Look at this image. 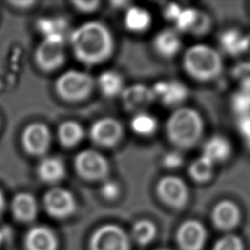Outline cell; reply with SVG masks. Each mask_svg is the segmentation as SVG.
I'll list each match as a JSON object with an SVG mask.
<instances>
[{
	"mask_svg": "<svg viewBox=\"0 0 250 250\" xmlns=\"http://www.w3.org/2000/svg\"><path fill=\"white\" fill-rule=\"evenodd\" d=\"M37 29L41 32L44 37L59 35L64 37V22L61 19H49L43 18L37 21Z\"/></svg>",
	"mask_w": 250,
	"mask_h": 250,
	"instance_id": "obj_30",
	"label": "cell"
},
{
	"mask_svg": "<svg viewBox=\"0 0 250 250\" xmlns=\"http://www.w3.org/2000/svg\"><path fill=\"white\" fill-rule=\"evenodd\" d=\"M57 246L56 235L45 226L33 227L25 235V247L27 250H56Z\"/></svg>",
	"mask_w": 250,
	"mask_h": 250,
	"instance_id": "obj_17",
	"label": "cell"
},
{
	"mask_svg": "<svg viewBox=\"0 0 250 250\" xmlns=\"http://www.w3.org/2000/svg\"><path fill=\"white\" fill-rule=\"evenodd\" d=\"M151 89L155 100L169 107L179 106L188 96V87L178 80H161Z\"/></svg>",
	"mask_w": 250,
	"mask_h": 250,
	"instance_id": "obj_12",
	"label": "cell"
},
{
	"mask_svg": "<svg viewBox=\"0 0 250 250\" xmlns=\"http://www.w3.org/2000/svg\"><path fill=\"white\" fill-rule=\"evenodd\" d=\"M247 39H248V51L250 52V32L247 34Z\"/></svg>",
	"mask_w": 250,
	"mask_h": 250,
	"instance_id": "obj_42",
	"label": "cell"
},
{
	"mask_svg": "<svg viewBox=\"0 0 250 250\" xmlns=\"http://www.w3.org/2000/svg\"><path fill=\"white\" fill-rule=\"evenodd\" d=\"M156 193L168 206L183 208L188 200V188L184 180L175 175H167L156 184Z\"/></svg>",
	"mask_w": 250,
	"mask_h": 250,
	"instance_id": "obj_7",
	"label": "cell"
},
{
	"mask_svg": "<svg viewBox=\"0 0 250 250\" xmlns=\"http://www.w3.org/2000/svg\"><path fill=\"white\" fill-rule=\"evenodd\" d=\"M185 71L198 81L217 78L223 70V59L220 53L206 44H194L187 49L183 56Z\"/></svg>",
	"mask_w": 250,
	"mask_h": 250,
	"instance_id": "obj_3",
	"label": "cell"
},
{
	"mask_svg": "<svg viewBox=\"0 0 250 250\" xmlns=\"http://www.w3.org/2000/svg\"><path fill=\"white\" fill-rule=\"evenodd\" d=\"M43 204L46 212L57 219L69 217L76 208L73 194L69 190L59 187L51 188L45 192Z\"/></svg>",
	"mask_w": 250,
	"mask_h": 250,
	"instance_id": "obj_10",
	"label": "cell"
},
{
	"mask_svg": "<svg viewBox=\"0 0 250 250\" xmlns=\"http://www.w3.org/2000/svg\"><path fill=\"white\" fill-rule=\"evenodd\" d=\"M154 51L162 58L170 59L179 53L182 47V40L176 29L164 28L158 31L152 41Z\"/></svg>",
	"mask_w": 250,
	"mask_h": 250,
	"instance_id": "obj_16",
	"label": "cell"
},
{
	"mask_svg": "<svg viewBox=\"0 0 250 250\" xmlns=\"http://www.w3.org/2000/svg\"><path fill=\"white\" fill-rule=\"evenodd\" d=\"M155 225L146 219L140 220L135 223L132 229V236L137 243L147 244L155 236Z\"/></svg>",
	"mask_w": 250,
	"mask_h": 250,
	"instance_id": "obj_27",
	"label": "cell"
},
{
	"mask_svg": "<svg viewBox=\"0 0 250 250\" xmlns=\"http://www.w3.org/2000/svg\"><path fill=\"white\" fill-rule=\"evenodd\" d=\"M51 132L41 122L28 124L21 133V146L24 151L32 156L44 155L51 146Z\"/></svg>",
	"mask_w": 250,
	"mask_h": 250,
	"instance_id": "obj_8",
	"label": "cell"
},
{
	"mask_svg": "<svg viewBox=\"0 0 250 250\" xmlns=\"http://www.w3.org/2000/svg\"><path fill=\"white\" fill-rule=\"evenodd\" d=\"M102 195L109 200L116 198L119 194V187L113 181H105L101 188Z\"/></svg>",
	"mask_w": 250,
	"mask_h": 250,
	"instance_id": "obj_37",
	"label": "cell"
},
{
	"mask_svg": "<svg viewBox=\"0 0 250 250\" xmlns=\"http://www.w3.org/2000/svg\"><path fill=\"white\" fill-rule=\"evenodd\" d=\"M110 5L114 9H127L131 6V3L128 1H111Z\"/></svg>",
	"mask_w": 250,
	"mask_h": 250,
	"instance_id": "obj_40",
	"label": "cell"
},
{
	"mask_svg": "<svg viewBox=\"0 0 250 250\" xmlns=\"http://www.w3.org/2000/svg\"><path fill=\"white\" fill-rule=\"evenodd\" d=\"M151 15L150 13L139 6L131 5L126 9L124 16V25L132 32H144L151 25Z\"/></svg>",
	"mask_w": 250,
	"mask_h": 250,
	"instance_id": "obj_22",
	"label": "cell"
},
{
	"mask_svg": "<svg viewBox=\"0 0 250 250\" xmlns=\"http://www.w3.org/2000/svg\"><path fill=\"white\" fill-rule=\"evenodd\" d=\"M98 87L105 98H114L121 95L124 90L123 77L115 70L103 71L97 79Z\"/></svg>",
	"mask_w": 250,
	"mask_h": 250,
	"instance_id": "obj_24",
	"label": "cell"
},
{
	"mask_svg": "<svg viewBox=\"0 0 250 250\" xmlns=\"http://www.w3.org/2000/svg\"><path fill=\"white\" fill-rule=\"evenodd\" d=\"M240 220V210L231 200H222L218 202L212 211V221L221 229H230L234 228Z\"/></svg>",
	"mask_w": 250,
	"mask_h": 250,
	"instance_id": "obj_15",
	"label": "cell"
},
{
	"mask_svg": "<svg viewBox=\"0 0 250 250\" xmlns=\"http://www.w3.org/2000/svg\"><path fill=\"white\" fill-rule=\"evenodd\" d=\"M11 6L17 8V9H29L31 6L35 4V1L32 0H14L8 2Z\"/></svg>",
	"mask_w": 250,
	"mask_h": 250,
	"instance_id": "obj_39",
	"label": "cell"
},
{
	"mask_svg": "<svg viewBox=\"0 0 250 250\" xmlns=\"http://www.w3.org/2000/svg\"><path fill=\"white\" fill-rule=\"evenodd\" d=\"M231 154L229 141L222 135H214L205 141L202 146L201 155L214 164L226 161Z\"/></svg>",
	"mask_w": 250,
	"mask_h": 250,
	"instance_id": "obj_18",
	"label": "cell"
},
{
	"mask_svg": "<svg viewBox=\"0 0 250 250\" xmlns=\"http://www.w3.org/2000/svg\"><path fill=\"white\" fill-rule=\"evenodd\" d=\"M91 250H130L126 232L114 225H105L98 229L90 241Z\"/></svg>",
	"mask_w": 250,
	"mask_h": 250,
	"instance_id": "obj_9",
	"label": "cell"
},
{
	"mask_svg": "<svg viewBox=\"0 0 250 250\" xmlns=\"http://www.w3.org/2000/svg\"><path fill=\"white\" fill-rule=\"evenodd\" d=\"M57 137L63 147L71 148L79 145L84 138V129L74 120H65L59 125Z\"/></svg>",
	"mask_w": 250,
	"mask_h": 250,
	"instance_id": "obj_23",
	"label": "cell"
},
{
	"mask_svg": "<svg viewBox=\"0 0 250 250\" xmlns=\"http://www.w3.org/2000/svg\"><path fill=\"white\" fill-rule=\"evenodd\" d=\"M213 250H243V245L237 235L227 234L216 241Z\"/></svg>",
	"mask_w": 250,
	"mask_h": 250,
	"instance_id": "obj_31",
	"label": "cell"
},
{
	"mask_svg": "<svg viewBox=\"0 0 250 250\" xmlns=\"http://www.w3.org/2000/svg\"><path fill=\"white\" fill-rule=\"evenodd\" d=\"M11 208L15 218L24 223L33 221L38 210L35 197L31 193L25 191L19 192L14 196Z\"/></svg>",
	"mask_w": 250,
	"mask_h": 250,
	"instance_id": "obj_20",
	"label": "cell"
},
{
	"mask_svg": "<svg viewBox=\"0 0 250 250\" xmlns=\"http://www.w3.org/2000/svg\"><path fill=\"white\" fill-rule=\"evenodd\" d=\"M76 174L86 181L104 180L109 172L107 159L95 149H84L79 151L73 160Z\"/></svg>",
	"mask_w": 250,
	"mask_h": 250,
	"instance_id": "obj_6",
	"label": "cell"
},
{
	"mask_svg": "<svg viewBox=\"0 0 250 250\" xmlns=\"http://www.w3.org/2000/svg\"><path fill=\"white\" fill-rule=\"evenodd\" d=\"M157 126L158 123L155 116L146 111L135 113L130 121V127L132 131L135 134L143 137L152 135L156 131Z\"/></svg>",
	"mask_w": 250,
	"mask_h": 250,
	"instance_id": "obj_25",
	"label": "cell"
},
{
	"mask_svg": "<svg viewBox=\"0 0 250 250\" xmlns=\"http://www.w3.org/2000/svg\"><path fill=\"white\" fill-rule=\"evenodd\" d=\"M231 70L232 76L239 82V87L250 88V62H241Z\"/></svg>",
	"mask_w": 250,
	"mask_h": 250,
	"instance_id": "obj_32",
	"label": "cell"
},
{
	"mask_svg": "<svg viewBox=\"0 0 250 250\" xmlns=\"http://www.w3.org/2000/svg\"><path fill=\"white\" fill-rule=\"evenodd\" d=\"M74 57L86 65H97L110 58L114 41L108 27L101 21L82 23L69 33Z\"/></svg>",
	"mask_w": 250,
	"mask_h": 250,
	"instance_id": "obj_1",
	"label": "cell"
},
{
	"mask_svg": "<svg viewBox=\"0 0 250 250\" xmlns=\"http://www.w3.org/2000/svg\"><path fill=\"white\" fill-rule=\"evenodd\" d=\"M120 96L124 108L135 113L145 111L155 101L151 87L144 84L128 86L124 88Z\"/></svg>",
	"mask_w": 250,
	"mask_h": 250,
	"instance_id": "obj_13",
	"label": "cell"
},
{
	"mask_svg": "<svg viewBox=\"0 0 250 250\" xmlns=\"http://www.w3.org/2000/svg\"><path fill=\"white\" fill-rule=\"evenodd\" d=\"M89 136L95 145L103 147H112L122 139L123 127L115 118L103 117L92 124Z\"/></svg>",
	"mask_w": 250,
	"mask_h": 250,
	"instance_id": "obj_11",
	"label": "cell"
},
{
	"mask_svg": "<svg viewBox=\"0 0 250 250\" xmlns=\"http://www.w3.org/2000/svg\"><path fill=\"white\" fill-rule=\"evenodd\" d=\"M199 15V10L191 7L182 8L181 12L173 21L175 23V29L180 32H190L193 28L197 18Z\"/></svg>",
	"mask_w": 250,
	"mask_h": 250,
	"instance_id": "obj_28",
	"label": "cell"
},
{
	"mask_svg": "<svg viewBox=\"0 0 250 250\" xmlns=\"http://www.w3.org/2000/svg\"><path fill=\"white\" fill-rule=\"evenodd\" d=\"M184 163V156L179 150H171L162 157V165L167 169H177Z\"/></svg>",
	"mask_w": 250,
	"mask_h": 250,
	"instance_id": "obj_34",
	"label": "cell"
},
{
	"mask_svg": "<svg viewBox=\"0 0 250 250\" xmlns=\"http://www.w3.org/2000/svg\"><path fill=\"white\" fill-rule=\"evenodd\" d=\"M65 173L66 170L63 161L55 156L43 158L36 169L39 180L48 185L61 182L65 177Z\"/></svg>",
	"mask_w": 250,
	"mask_h": 250,
	"instance_id": "obj_19",
	"label": "cell"
},
{
	"mask_svg": "<svg viewBox=\"0 0 250 250\" xmlns=\"http://www.w3.org/2000/svg\"><path fill=\"white\" fill-rule=\"evenodd\" d=\"M210 27H211L210 17L207 14H205L204 12L199 11L197 21H196L193 28L191 29L190 33L195 34V35H203L206 32H208Z\"/></svg>",
	"mask_w": 250,
	"mask_h": 250,
	"instance_id": "obj_35",
	"label": "cell"
},
{
	"mask_svg": "<svg viewBox=\"0 0 250 250\" xmlns=\"http://www.w3.org/2000/svg\"><path fill=\"white\" fill-rule=\"evenodd\" d=\"M1 236H2V235H1V234H0V241H1Z\"/></svg>",
	"mask_w": 250,
	"mask_h": 250,
	"instance_id": "obj_44",
	"label": "cell"
},
{
	"mask_svg": "<svg viewBox=\"0 0 250 250\" xmlns=\"http://www.w3.org/2000/svg\"><path fill=\"white\" fill-rule=\"evenodd\" d=\"M71 4L73 5L74 9L79 11L80 13L90 14V13H94L99 9L101 2L98 0H90V1L75 0V1H72Z\"/></svg>",
	"mask_w": 250,
	"mask_h": 250,
	"instance_id": "obj_36",
	"label": "cell"
},
{
	"mask_svg": "<svg viewBox=\"0 0 250 250\" xmlns=\"http://www.w3.org/2000/svg\"><path fill=\"white\" fill-rule=\"evenodd\" d=\"M158 250H169V249H158Z\"/></svg>",
	"mask_w": 250,
	"mask_h": 250,
	"instance_id": "obj_43",
	"label": "cell"
},
{
	"mask_svg": "<svg viewBox=\"0 0 250 250\" xmlns=\"http://www.w3.org/2000/svg\"><path fill=\"white\" fill-rule=\"evenodd\" d=\"M182 6H180L177 3H169L167 4L166 7H164L163 9V16L165 19H167L168 21H174L175 19L177 18V16L179 15V13L182 10Z\"/></svg>",
	"mask_w": 250,
	"mask_h": 250,
	"instance_id": "obj_38",
	"label": "cell"
},
{
	"mask_svg": "<svg viewBox=\"0 0 250 250\" xmlns=\"http://www.w3.org/2000/svg\"><path fill=\"white\" fill-rule=\"evenodd\" d=\"M64 37L62 36L44 37L35 49L34 62L41 71H55L64 63Z\"/></svg>",
	"mask_w": 250,
	"mask_h": 250,
	"instance_id": "obj_5",
	"label": "cell"
},
{
	"mask_svg": "<svg viewBox=\"0 0 250 250\" xmlns=\"http://www.w3.org/2000/svg\"><path fill=\"white\" fill-rule=\"evenodd\" d=\"M5 208V199H4V195L2 193V191L0 190V216L2 215L3 211Z\"/></svg>",
	"mask_w": 250,
	"mask_h": 250,
	"instance_id": "obj_41",
	"label": "cell"
},
{
	"mask_svg": "<svg viewBox=\"0 0 250 250\" xmlns=\"http://www.w3.org/2000/svg\"><path fill=\"white\" fill-rule=\"evenodd\" d=\"M169 142L179 149H188L195 146L203 133L200 113L191 107H177L165 124Z\"/></svg>",
	"mask_w": 250,
	"mask_h": 250,
	"instance_id": "obj_2",
	"label": "cell"
},
{
	"mask_svg": "<svg viewBox=\"0 0 250 250\" xmlns=\"http://www.w3.org/2000/svg\"><path fill=\"white\" fill-rule=\"evenodd\" d=\"M95 86V79L87 72L70 69L55 81V91L63 101L77 103L87 99Z\"/></svg>",
	"mask_w": 250,
	"mask_h": 250,
	"instance_id": "obj_4",
	"label": "cell"
},
{
	"mask_svg": "<svg viewBox=\"0 0 250 250\" xmlns=\"http://www.w3.org/2000/svg\"><path fill=\"white\" fill-rule=\"evenodd\" d=\"M230 105L237 116L250 113V88L239 87L230 98Z\"/></svg>",
	"mask_w": 250,
	"mask_h": 250,
	"instance_id": "obj_29",
	"label": "cell"
},
{
	"mask_svg": "<svg viewBox=\"0 0 250 250\" xmlns=\"http://www.w3.org/2000/svg\"><path fill=\"white\" fill-rule=\"evenodd\" d=\"M219 43L223 51L229 56H239L248 51L247 34L234 28L224 30L220 34Z\"/></svg>",
	"mask_w": 250,
	"mask_h": 250,
	"instance_id": "obj_21",
	"label": "cell"
},
{
	"mask_svg": "<svg viewBox=\"0 0 250 250\" xmlns=\"http://www.w3.org/2000/svg\"><path fill=\"white\" fill-rule=\"evenodd\" d=\"M236 129L246 146L250 148V113L237 116Z\"/></svg>",
	"mask_w": 250,
	"mask_h": 250,
	"instance_id": "obj_33",
	"label": "cell"
},
{
	"mask_svg": "<svg viewBox=\"0 0 250 250\" xmlns=\"http://www.w3.org/2000/svg\"><path fill=\"white\" fill-rule=\"evenodd\" d=\"M215 164L206 157L200 155L192 161L188 167V174L190 178L199 184L210 181L214 173Z\"/></svg>",
	"mask_w": 250,
	"mask_h": 250,
	"instance_id": "obj_26",
	"label": "cell"
},
{
	"mask_svg": "<svg viewBox=\"0 0 250 250\" xmlns=\"http://www.w3.org/2000/svg\"><path fill=\"white\" fill-rule=\"evenodd\" d=\"M206 229L197 220L184 222L177 232L178 243L183 250H200L206 241Z\"/></svg>",
	"mask_w": 250,
	"mask_h": 250,
	"instance_id": "obj_14",
	"label": "cell"
}]
</instances>
